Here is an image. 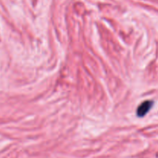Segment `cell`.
<instances>
[{
	"label": "cell",
	"mask_w": 158,
	"mask_h": 158,
	"mask_svg": "<svg viewBox=\"0 0 158 158\" xmlns=\"http://www.w3.org/2000/svg\"><path fill=\"white\" fill-rule=\"evenodd\" d=\"M153 106V102L151 100H147L142 103L140 105L137 110V115L139 117H143L146 115L151 110Z\"/></svg>",
	"instance_id": "6da1fadb"
}]
</instances>
